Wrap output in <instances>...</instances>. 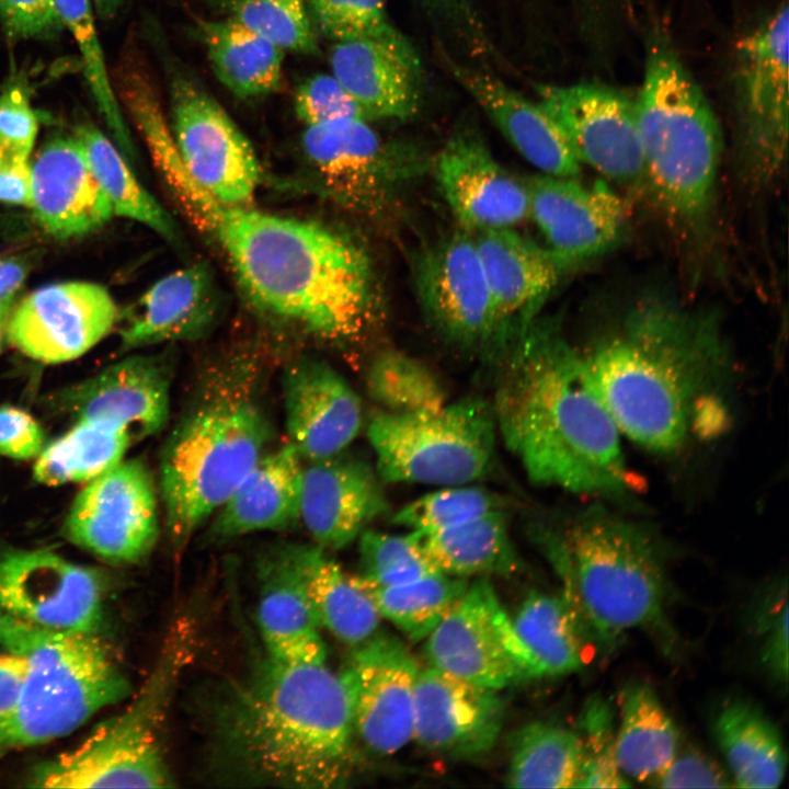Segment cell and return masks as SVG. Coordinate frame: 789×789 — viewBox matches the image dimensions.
Here are the masks:
<instances>
[{
    "mask_svg": "<svg viewBox=\"0 0 789 789\" xmlns=\"http://www.w3.org/2000/svg\"><path fill=\"white\" fill-rule=\"evenodd\" d=\"M0 20L16 38L43 37L62 25L55 0H0Z\"/></svg>",
    "mask_w": 789,
    "mask_h": 789,
    "instance_id": "obj_55",
    "label": "cell"
},
{
    "mask_svg": "<svg viewBox=\"0 0 789 789\" xmlns=\"http://www.w3.org/2000/svg\"><path fill=\"white\" fill-rule=\"evenodd\" d=\"M259 386L248 359L213 367L169 433L159 490L174 551L186 547L267 451L272 428Z\"/></svg>",
    "mask_w": 789,
    "mask_h": 789,
    "instance_id": "obj_5",
    "label": "cell"
},
{
    "mask_svg": "<svg viewBox=\"0 0 789 789\" xmlns=\"http://www.w3.org/2000/svg\"><path fill=\"white\" fill-rule=\"evenodd\" d=\"M529 215L547 248L570 268L611 250L622 237L627 208L622 198L597 181L548 174L526 179Z\"/></svg>",
    "mask_w": 789,
    "mask_h": 789,
    "instance_id": "obj_23",
    "label": "cell"
},
{
    "mask_svg": "<svg viewBox=\"0 0 789 789\" xmlns=\"http://www.w3.org/2000/svg\"><path fill=\"white\" fill-rule=\"evenodd\" d=\"M36 221L57 238L87 235L114 215L80 142L59 137L46 142L31 164Z\"/></svg>",
    "mask_w": 789,
    "mask_h": 789,
    "instance_id": "obj_29",
    "label": "cell"
},
{
    "mask_svg": "<svg viewBox=\"0 0 789 789\" xmlns=\"http://www.w3.org/2000/svg\"><path fill=\"white\" fill-rule=\"evenodd\" d=\"M789 8L780 3L736 43L732 98L737 156L746 180L764 186L788 155Z\"/></svg>",
    "mask_w": 789,
    "mask_h": 789,
    "instance_id": "obj_12",
    "label": "cell"
},
{
    "mask_svg": "<svg viewBox=\"0 0 789 789\" xmlns=\"http://www.w3.org/2000/svg\"><path fill=\"white\" fill-rule=\"evenodd\" d=\"M366 433L382 482L447 487L489 472L498 430L491 403L470 397L410 413L378 409Z\"/></svg>",
    "mask_w": 789,
    "mask_h": 789,
    "instance_id": "obj_10",
    "label": "cell"
},
{
    "mask_svg": "<svg viewBox=\"0 0 789 789\" xmlns=\"http://www.w3.org/2000/svg\"><path fill=\"white\" fill-rule=\"evenodd\" d=\"M496 362V430L527 477L579 494L622 496L629 481L621 434L561 325L538 316Z\"/></svg>",
    "mask_w": 789,
    "mask_h": 789,
    "instance_id": "obj_3",
    "label": "cell"
},
{
    "mask_svg": "<svg viewBox=\"0 0 789 789\" xmlns=\"http://www.w3.org/2000/svg\"><path fill=\"white\" fill-rule=\"evenodd\" d=\"M45 446L43 428L31 414L15 407H0V455L28 460L37 458Z\"/></svg>",
    "mask_w": 789,
    "mask_h": 789,
    "instance_id": "obj_56",
    "label": "cell"
},
{
    "mask_svg": "<svg viewBox=\"0 0 789 789\" xmlns=\"http://www.w3.org/2000/svg\"><path fill=\"white\" fill-rule=\"evenodd\" d=\"M489 286L498 361L539 316L571 268L514 228L472 233Z\"/></svg>",
    "mask_w": 789,
    "mask_h": 789,
    "instance_id": "obj_22",
    "label": "cell"
},
{
    "mask_svg": "<svg viewBox=\"0 0 789 789\" xmlns=\"http://www.w3.org/2000/svg\"><path fill=\"white\" fill-rule=\"evenodd\" d=\"M512 622L539 678L568 675L582 667L579 626L567 599L533 592Z\"/></svg>",
    "mask_w": 789,
    "mask_h": 789,
    "instance_id": "obj_41",
    "label": "cell"
},
{
    "mask_svg": "<svg viewBox=\"0 0 789 789\" xmlns=\"http://www.w3.org/2000/svg\"><path fill=\"white\" fill-rule=\"evenodd\" d=\"M172 378L173 361L168 353L135 355L64 389L57 403L75 421L112 424L135 442L165 426Z\"/></svg>",
    "mask_w": 789,
    "mask_h": 789,
    "instance_id": "obj_24",
    "label": "cell"
},
{
    "mask_svg": "<svg viewBox=\"0 0 789 789\" xmlns=\"http://www.w3.org/2000/svg\"><path fill=\"white\" fill-rule=\"evenodd\" d=\"M304 464L288 442L267 450L213 515L210 537L228 540L297 526Z\"/></svg>",
    "mask_w": 789,
    "mask_h": 789,
    "instance_id": "obj_31",
    "label": "cell"
},
{
    "mask_svg": "<svg viewBox=\"0 0 789 789\" xmlns=\"http://www.w3.org/2000/svg\"><path fill=\"white\" fill-rule=\"evenodd\" d=\"M660 788H730L732 778L713 758L700 750H678L670 765L651 782Z\"/></svg>",
    "mask_w": 789,
    "mask_h": 789,
    "instance_id": "obj_53",
    "label": "cell"
},
{
    "mask_svg": "<svg viewBox=\"0 0 789 789\" xmlns=\"http://www.w3.org/2000/svg\"><path fill=\"white\" fill-rule=\"evenodd\" d=\"M294 560L321 628L357 647L378 632L380 614L355 575L347 574L318 545H290Z\"/></svg>",
    "mask_w": 789,
    "mask_h": 789,
    "instance_id": "obj_34",
    "label": "cell"
},
{
    "mask_svg": "<svg viewBox=\"0 0 789 789\" xmlns=\"http://www.w3.org/2000/svg\"><path fill=\"white\" fill-rule=\"evenodd\" d=\"M206 766L226 786L335 788L354 766V724L340 676L325 663L265 652L205 700Z\"/></svg>",
    "mask_w": 789,
    "mask_h": 789,
    "instance_id": "obj_2",
    "label": "cell"
},
{
    "mask_svg": "<svg viewBox=\"0 0 789 789\" xmlns=\"http://www.w3.org/2000/svg\"><path fill=\"white\" fill-rule=\"evenodd\" d=\"M504 720L498 690L432 666L420 670L414 693L413 739L428 751L472 758L495 744Z\"/></svg>",
    "mask_w": 789,
    "mask_h": 789,
    "instance_id": "obj_25",
    "label": "cell"
},
{
    "mask_svg": "<svg viewBox=\"0 0 789 789\" xmlns=\"http://www.w3.org/2000/svg\"><path fill=\"white\" fill-rule=\"evenodd\" d=\"M430 173L459 228H514L529 215L526 180L504 168L473 130L454 133L431 157Z\"/></svg>",
    "mask_w": 789,
    "mask_h": 789,
    "instance_id": "obj_21",
    "label": "cell"
},
{
    "mask_svg": "<svg viewBox=\"0 0 789 789\" xmlns=\"http://www.w3.org/2000/svg\"><path fill=\"white\" fill-rule=\"evenodd\" d=\"M583 762L575 788H628L615 758V732L609 707L599 698L587 701L581 718Z\"/></svg>",
    "mask_w": 789,
    "mask_h": 789,
    "instance_id": "obj_49",
    "label": "cell"
},
{
    "mask_svg": "<svg viewBox=\"0 0 789 789\" xmlns=\"http://www.w3.org/2000/svg\"><path fill=\"white\" fill-rule=\"evenodd\" d=\"M582 354L620 434L660 453L708 414L729 359L717 316L661 296L640 299Z\"/></svg>",
    "mask_w": 789,
    "mask_h": 789,
    "instance_id": "obj_4",
    "label": "cell"
},
{
    "mask_svg": "<svg viewBox=\"0 0 789 789\" xmlns=\"http://www.w3.org/2000/svg\"><path fill=\"white\" fill-rule=\"evenodd\" d=\"M424 651L430 666L496 690L539 678L512 619L485 579L468 585L427 636Z\"/></svg>",
    "mask_w": 789,
    "mask_h": 789,
    "instance_id": "obj_14",
    "label": "cell"
},
{
    "mask_svg": "<svg viewBox=\"0 0 789 789\" xmlns=\"http://www.w3.org/2000/svg\"><path fill=\"white\" fill-rule=\"evenodd\" d=\"M570 578L581 616L604 645L628 630L665 625L666 579L658 546L638 524L587 507L545 535Z\"/></svg>",
    "mask_w": 789,
    "mask_h": 789,
    "instance_id": "obj_7",
    "label": "cell"
},
{
    "mask_svg": "<svg viewBox=\"0 0 789 789\" xmlns=\"http://www.w3.org/2000/svg\"><path fill=\"white\" fill-rule=\"evenodd\" d=\"M366 388L379 410L410 413L447 403L438 377L421 361L396 350L378 353L368 366Z\"/></svg>",
    "mask_w": 789,
    "mask_h": 789,
    "instance_id": "obj_44",
    "label": "cell"
},
{
    "mask_svg": "<svg viewBox=\"0 0 789 789\" xmlns=\"http://www.w3.org/2000/svg\"><path fill=\"white\" fill-rule=\"evenodd\" d=\"M583 762L576 732L548 722H531L513 737L506 786L575 788Z\"/></svg>",
    "mask_w": 789,
    "mask_h": 789,
    "instance_id": "obj_42",
    "label": "cell"
},
{
    "mask_svg": "<svg viewBox=\"0 0 789 789\" xmlns=\"http://www.w3.org/2000/svg\"><path fill=\"white\" fill-rule=\"evenodd\" d=\"M771 604L761 610L757 619L763 639L762 660L774 678L786 684L788 678V604L786 590L774 595Z\"/></svg>",
    "mask_w": 789,
    "mask_h": 789,
    "instance_id": "obj_54",
    "label": "cell"
},
{
    "mask_svg": "<svg viewBox=\"0 0 789 789\" xmlns=\"http://www.w3.org/2000/svg\"><path fill=\"white\" fill-rule=\"evenodd\" d=\"M75 138L80 142L113 214L135 220L165 241L176 243L180 231L172 216L138 182L111 140L90 124L79 125Z\"/></svg>",
    "mask_w": 789,
    "mask_h": 789,
    "instance_id": "obj_39",
    "label": "cell"
},
{
    "mask_svg": "<svg viewBox=\"0 0 789 789\" xmlns=\"http://www.w3.org/2000/svg\"><path fill=\"white\" fill-rule=\"evenodd\" d=\"M37 118L18 85L0 95V163L27 162L37 136Z\"/></svg>",
    "mask_w": 789,
    "mask_h": 789,
    "instance_id": "obj_52",
    "label": "cell"
},
{
    "mask_svg": "<svg viewBox=\"0 0 789 789\" xmlns=\"http://www.w3.org/2000/svg\"><path fill=\"white\" fill-rule=\"evenodd\" d=\"M192 624L180 621L135 700L98 725L78 746L30 774L33 788H165L173 786L160 730L167 706L193 643Z\"/></svg>",
    "mask_w": 789,
    "mask_h": 789,
    "instance_id": "obj_9",
    "label": "cell"
},
{
    "mask_svg": "<svg viewBox=\"0 0 789 789\" xmlns=\"http://www.w3.org/2000/svg\"><path fill=\"white\" fill-rule=\"evenodd\" d=\"M294 107L298 118L309 125L339 119L370 122L357 101L331 73H318L306 79L296 90Z\"/></svg>",
    "mask_w": 789,
    "mask_h": 789,
    "instance_id": "obj_51",
    "label": "cell"
},
{
    "mask_svg": "<svg viewBox=\"0 0 789 789\" xmlns=\"http://www.w3.org/2000/svg\"><path fill=\"white\" fill-rule=\"evenodd\" d=\"M358 538L357 576L366 585H397L439 572L425 557L415 531L399 536L365 529Z\"/></svg>",
    "mask_w": 789,
    "mask_h": 789,
    "instance_id": "obj_47",
    "label": "cell"
},
{
    "mask_svg": "<svg viewBox=\"0 0 789 789\" xmlns=\"http://www.w3.org/2000/svg\"><path fill=\"white\" fill-rule=\"evenodd\" d=\"M301 144L325 195L369 219L391 215L412 184L430 173V156L382 138L363 119L309 125Z\"/></svg>",
    "mask_w": 789,
    "mask_h": 789,
    "instance_id": "obj_11",
    "label": "cell"
},
{
    "mask_svg": "<svg viewBox=\"0 0 789 789\" xmlns=\"http://www.w3.org/2000/svg\"><path fill=\"white\" fill-rule=\"evenodd\" d=\"M221 298L209 268L192 264L153 283L119 329L124 351L192 341L209 333L219 319Z\"/></svg>",
    "mask_w": 789,
    "mask_h": 789,
    "instance_id": "obj_30",
    "label": "cell"
},
{
    "mask_svg": "<svg viewBox=\"0 0 789 789\" xmlns=\"http://www.w3.org/2000/svg\"><path fill=\"white\" fill-rule=\"evenodd\" d=\"M15 306V294H12L0 300V352L4 342L8 341L7 331L10 316Z\"/></svg>",
    "mask_w": 789,
    "mask_h": 789,
    "instance_id": "obj_60",
    "label": "cell"
},
{
    "mask_svg": "<svg viewBox=\"0 0 789 789\" xmlns=\"http://www.w3.org/2000/svg\"><path fill=\"white\" fill-rule=\"evenodd\" d=\"M380 482L376 468L346 449L305 461L300 523L315 544L325 550L345 548L385 514L388 502Z\"/></svg>",
    "mask_w": 789,
    "mask_h": 789,
    "instance_id": "obj_26",
    "label": "cell"
},
{
    "mask_svg": "<svg viewBox=\"0 0 789 789\" xmlns=\"http://www.w3.org/2000/svg\"><path fill=\"white\" fill-rule=\"evenodd\" d=\"M412 281L424 318L442 339L493 359L491 298L472 233L459 228L422 245Z\"/></svg>",
    "mask_w": 789,
    "mask_h": 789,
    "instance_id": "obj_15",
    "label": "cell"
},
{
    "mask_svg": "<svg viewBox=\"0 0 789 789\" xmlns=\"http://www.w3.org/2000/svg\"><path fill=\"white\" fill-rule=\"evenodd\" d=\"M169 90V126L186 171L216 199L250 204L261 182V165L250 140L225 108L187 75L173 70Z\"/></svg>",
    "mask_w": 789,
    "mask_h": 789,
    "instance_id": "obj_13",
    "label": "cell"
},
{
    "mask_svg": "<svg viewBox=\"0 0 789 789\" xmlns=\"http://www.w3.org/2000/svg\"><path fill=\"white\" fill-rule=\"evenodd\" d=\"M495 510H502V502L490 491L465 484L447 485L410 502L393 515L392 522L411 531L430 533Z\"/></svg>",
    "mask_w": 789,
    "mask_h": 789,
    "instance_id": "obj_48",
    "label": "cell"
},
{
    "mask_svg": "<svg viewBox=\"0 0 789 789\" xmlns=\"http://www.w3.org/2000/svg\"><path fill=\"white\" fill-rule=\"evenodd\" d=\"M167 186L226 255L256 311L332 343L359 340L379 321L381 291L366 250L323 224L222 203L181 162L168 122L140 129Z\"/></svg>",
    "mask_w": 789,
    "mask_h": 789,
    "instance_id": "obj_1",
    "label": "cell"
},
{
    "mask_svg": "<svg viewBox=\"0 0 789 789\" xmlns=\"http://www.w3.org/2000/svg\"><path fill=\"white\" fill-rule=\"evenodd\" d=\"M96 12L103 19H108L115 15V13L122 7L124 0H93Z\"/></svg>",
    "mask_w": 789,
    "mask_h": 789,
    "instance_id": "obj_61",
    "label": "cell"
},
{
    "mask_svg": "<svg viewBox=\"0 0 789 789\" xmlns=\"http://www.w3.org/2000/svg\"><path fill=\"white\" fill-rule=\"evenodd\" d=\"M537 95L581 164L619 183L644 179L637 100L592 82L541 84Z\"/></svg>",
    "mask_w": 789,
    "mask_h": 789,
    "instance_id": "obj_17",
    "label": "cell"
},
{
    "mask_svg": "<svg viewBox=\"0 0 789 789\" xmlns=\"http://www.w3.org/2000/svg\"><path fill=\"white\" fill-rule=\"evenodd\" d=\"M118 320V308L103 286L58 283L34 290L14 306L7 338L24 355L57 364L88 352Z\"/></svg>",
    "mask_w": 789,
    "mask_h": 789,
    "instance_id": "obj_20",
    "label": "cell"
},
{
    "mask_svg": "<svg viewBox=\"0 0 789 789\" xmlns=\"http://www.w3.org/2000/svg\"><path fill=\"white\" fill-rule=\"evenodd\" d=\"M226 18L284 52L315 54L317 30L306 0H213Z\"/></svg>",
    "mask_w": 789,
    "mask_h": 789,
    "instance_id": "obj_45",
    "label": "cell"
},
{
    "mask_svg": "<svg viewBox=\"0 0 789 789\" xmlns=\"http://www.w3.org/2000/svg\"><path fill=\"white\" fill-rule=\"evenodd\" d=\"M455 78L507 141L542 174L576 178L581 163L562 133L541 108L500 79L454 65Z\"/></svg>",
    "mask_w": 789,
    "mask_h": 789,
    "instance_id": "obj_33",
    "label": "cell"
},
{
    "mask_svg": "<svg viewBox=\"0 0 789 789\" xmlns=\"http://www.w3.org/2000/svg\"><path fill=\"white\" fill-rule=\"evenodd\" d=\"M56 10L72 33L83 58L84 75L110 130L118 146L133 157L135 146L119 103L110 82L103 52L94 26L90 0H55Z\"/></svg>",
    "mask_w": 789,
    "mask_h": 789,
    "instance_id": "obj_46",
    "label": "cell"
},
{
    "mask_svg": "<svg viewBox=\"0 0 789 789\" xmlns=\"http://www.w3.org/2000/svg\"><path fill=\"white\" fill-rule=\"evenodd\" d=\"M380 616L413 641L426 639L468 587L460 576L435 572L389 586H370L355 575Z\"/></svg>",
    "mask_w": 789,
    "mask_h": 789,
    "instance_id": "obj_43",
    "label": "cell"
},
{
    "mask_svg": "<svg viewBox=\"0 0 789 789\" xmlns=\"http://www.w3.org/2000/svg\"><path fill=\"white\" fill-rule=\"evenodd\" d=\"M0 647L27 660L19 700L0 719V757L62 737L128 695L98 633L45 629L0 613Z\"/></svg>",
    "mask_w": 789,
    "mask_h": 789,
    "instance_id": "obj_8",
    "label": "cell"
},
{
    "mask_svg": "<svg viewBox=\"0 0 789 789\" xmlns=\"http://www.w3.org/2000/svg\"><path fill=\"white\" fill-rule=\"evenodd\" d=\"M415 533L427 560L445 574L464 578L516 570L517 558L503 508L449 528Z\"/></svg>",
    "mask_w": 789,
    "mask_h": 789,
    "instance_id": "obj_38",
    "label": "cell"
},
{
    "mask_svg": "<svg viewBox=\"0 0 789 789\" xmlns=\"http://www.w3.org/2000/svg\"><path fill=\"white\" fill-rule=\"evenodd\" d=\"M424 1H426L432 7L448 10V9H451L453 7H455L459 0H424Z\"/></svg>",
    "mask_w": 789,
    "mask_h": 789,
    "instance_id": "obj_62",
    "label": "cell"
},
{
    "mask_svg": "<svg viewBox=\"0 0 789 789\" xmlns=\"http://www.w3.org/2000/svg\"><path fill=\"white\" fill-rule=\"evenodd\" d=\"M28 273L27 263L19 258H0V300L15 294Z\"/></svg>",
    "mask_w": 789,
    "mask_h": 789,
    "instance_id": "obj_59",
    "label": "cell"
},
{
    "mask_svg": "<svg viewBox=\"0 0 789 789\" xmlns=\"http://www.w3.org/2000/svg\"><path fill=\"white\" fill-rule=\"evenodd\" d=\"M0 613L56 631L98 633L103 593L98 574L45 549L0 552Z\"/></svg>",
    "mask_w": 789,
    "mask_h": 789,
    "instance_id": "obj_18",
    "label": "cell"
},
{
    "mask_svg": "<svg viewBox=\"0 0 789 789\" xmlns=\"http://www.w3.org/2000/svg\"><path fill=\"white\" fill-rule=\"evenodd\" d=\"M288 443L304 461L345 450L363 424L362 403L350 384L324 361L295 362L283 377Z\"/></svg>",
    "mask_w": 789,
    "mask_h": 789,
    "instance_id": "obj_27",
    "label": "cell"
},
{
    "mask_svg": "<svg viewBox=\"0 0 789 789\" xmlns=\"http://www.w3.org/2000/svg\"><path fill=\"white\" fill-rule=\"evenodd\" d=\"M27 673L24 655L5 651L0 654V719L15 707Z\"/></svg>",
    "mask_w": 789,
    "mask_h": 789,
    "instance_id": "obj_57",
    "label": "cell"
},
{
    "mask_svg": "<svg viewBox=\"0 0 789 789\" xmlns=\"http://www.w3.org/2000/svg\"><path fill=\"white\" fill-rule=\"evenodd\" d=\"M317 31L335 41L384 33L388 22L385 0H308Z\"/></svg>",
    "mask_w": 789,
    "mask_h": 789,
    "instance_id": "obj_50",
    "label": "cell"
},
{
    "mask_svg": "<svg viewBox=\"0 0 789 789\" xmlns=\"http://www.w3.org/2000/svg\"><path fill=\"white\" fill-rule=\"evenodd\" d=\"M123 430L96 420L76 421L62 436L46 445L34 466L45 485L88 482L123 460L133 444Z\"/></svg>",
    "mask_w": 789,
    "mask_h": 789,
    "instance_id": "obj_40",
    "label": "cell"
},
{
    "mask_svg": "<svg viewBox=\"0 0 789 789\" xmlns=\"http://www.w3.org/2000/svg\"><path fill=\"white\" fill-rule=\"evenodd\" d=\"M620 721L615 733V758L630 780L651 782L681 748L679 731L655 691L633 684L620 694Z\"/></svg>",
    "mask_w": 789,
    "mask_h": 789,
    "instance_id": "obj_36",
    "label": "cell"
},
{
    "mask_svg": "<svg viewBox=\"0 0 789 789\" xmlns=\"http://www.w3.org/2000/svg\"><path fill=\"white\" fill-rule=\"evenodd\" d=\"M258 626L264 652L291 664L325 663L321 626L307 595L290 545L267 553L260 567Z\"/></svg>",
    "mask_w": 789,
    "mask_h": 789,
    "instance_id": "obj_32",
    "label": "cell"
},
{
    "mask_svg": "<svg viewBox=\"0 0 789 789\" xmlns=\"http://www.w3.org/2000/svg\"><path fill=\"white\" fill-rule=\"evenodd\" d=\"M712 730L734 787L780 786L787 768L786 748L779 730L758 707L745 699H729L718 710Z\"/></svg>",
    "mask_w": 789,
    "mask_h": 789,
    "instance_id": "obj_35",
    "label": "cell"
},
{
    "mask_svg": "<svg viewBox=\"0 0 789 789\" xmlns=\"http://www.w3.org/2000/svg\"><path fill=\"white\" fill-rule=\"evenodd\" d=\"M0 202L27 206L32 205L31 163H0Z\"/></svg>",
    "mask_w": 789,
    "mask_h": 789,
    "instance_id": "obj_58",
    "label": "cell"
},
{
    "mask_svg": "<svg viewBox=\"0 0 789 789\" xmlns=\"http://www.w3.org/2000/svg\"><path fill=\"white\" fill-rule=\"evenodd\" d=\"M636 100L644 179L676 219L702 225L714 201L722 133L708 99L662 30L649 36Z\"/></svg>",
    "mask_w": 789,
    "mask_h": 789,
    "instance_id": "obj_6",
    "label": "cell"
},
{
    "mask_svg": "<svg viewBox=\"0 0 789 789\" xmlns=\"http://www.w3.org/2000/svg\"><path fill=\"white\" fill-rule=\"evenodd\" d=\"M153 478L139 459L122 460L87 482L65 518V537L112 563L145 559L159 537Z\"/></svg>",
    "mask_w": 789,
    "mask_h": 789,
    "instance_id": "obj_16",
    "label": "cell"
},
{
    "mask_svg": "<svg viewBox=\"0 0 789 789\" xmlns=\"http://www.w3.org/2000/svg\"><path fill=\"white\" fill-rule=\"evenodd\" d=\"M332 75L365 111L369 121H407L421 104V67L410 43L396 28L335 42Z\"/></svg>",
    "mask_w": 789,
    "mask_h": 789,
    "instance_id": "obj_28",
    "label": "cell"
},
{
    "mask_svg": "<svg viewBox=\"0 0 789 789\" xmlns=\"http://www.w3.org/2000/svg\"><path fill=\"white\" fill-rule=\"evenodd\" d=\"M197 27L214 73L233 95L249 99L278 90L283 49L228 18L201 20Z\"/></svg>",
    "mask_w": 789,
    "mask_h": 789,
    "instance_id": "obj_37",
    "label": "cell"
},
{
    "mask_svg": "<svg viewBox=\"0 0 789 789\" xmlns=\"http://www.w3.org/2000/svg\"><path fill=\"white\" fill-rule=\"evenodd\" d=\"M354 648L340 676L355 736L373 753L393 754L413 739L420 668L404 644L389 633L377 632Z\"/></svg>",
    "mask_w": 789,
    "mask_h": 789,
    "instance_id": "obj_19",
    "label": "cell"
}]
</instances>
